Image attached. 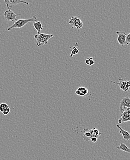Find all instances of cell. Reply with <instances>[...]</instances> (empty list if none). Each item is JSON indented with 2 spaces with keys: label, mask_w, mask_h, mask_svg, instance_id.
<instances>
[{
  "label": "cell",
  "mask_w": 130,
  "mask_h": 160,
  "mask_svg": "<svg viewBox=\"0 0 130 160\" xmlns=\"http://www.w3.org/2000/svg\"><path fill=\"white\" fill-rule=\"evenodd\" d=\"M20 16L21 14H16L11 9H7L4 13V18L7 21H16L17 16Z\"/></svg>",
  "instance_id": "obj_5"
},
{
  "label": "cell",
  "mask_w": 130,
  "mask_h": 160,
  "mask_svg": "<svg viewBox=\"0 0 130 160\" xmlns=\"http://www.w3.org/2000/svg\"><path fill=\"white\" fill-rule=\"evenodd\" d=\"M116 34L118 35L117 38V41L119 44L121 46H124L125 43L126 41V34L125 32H120V31H117L116 32Z\"/></svg>",
  "instance_id": "obj_9"
},
{
  "label": "cell",
  "mask_w": 130,
  "mask_h": 160,
  "mask_svg": "<svg viewBox=\"0 0 130 160\" xmlns=\"http://www.w3.org/2000/svg\"><path fill=\"white\" fill-rule=\"evenodd\" d=\"M97 138H95V137H93V138H92L91 139V140L92 141V142L93 143H95L97 142Z\"/></svg>",
  "instance_id": "obj_21"
},
{
  "label": "cell",
  "mask_w": 130,
  "mask_h": 160,
  "mask_svg": "<svg viewBox=\"0 0 130 160\" xmlns=\"http://www.w3.org/2000/svg\"><path fill=\"white\" fill-rule=\"evenodd\" d=\"M128 121H130V109H126L121 113L120 118L118 120V123L121 124L124 122Z\"/></svg>",
  "instance_id": "obj_8"
},
{
  "label": "cell",
  "mask_w": 130,
  "mask_h": 160,
  "mask_svg": "<svg viewBox=\"0 0 130 160\" xmlns=\"http://www.w3.org/2000/svg\"><path fill=\"white\" fill-rule=\"evenodd\" d=\"M116 127L120 130V133L122 135L123 139L126 140H130V134L129 132L126 130H124V129L120 126L119 124L116 125Z\"/></svg>",
  "instance_id": "obj_11"
},
{
  "label": "cell",
  "mask_w": 130,
  "mask_h": 160,
  "mask_svg": "<svg viewBox=\"0 0 130 160\" xmlns=\"http://www.w3.org/2000/svg\"><path fill=\"white\" fill-rule=\"evenodd\" d=\"M119 82L111 81L112 84H117L120 87V88L123 91L126 92L129 91L130 88V81H125L121 77L118 78Z\"/></svg>",
  "instance_id": "obj_3"
},
{
  "label": "cell",
  "mask_w": 130,
  "mask_h": 160,
  "mask_svg": "<svg viewBox=\"0 0 130 160\" xmlns=\"http://www.w3.org/2000/svg\"><path fill=\"white\" fill-rule=\"evenodd\" d=\"M85 63H86L88 65L92 66L94 64V60L93 58L91 57V58H88L85 60Z\"/></svg>",
  "instance_id": "obj_17"
},
{
  "label": "cell",
  "mask_w": 130,
  "mask_h": 160,
  "mask_svg": "<svg viewBox=\"0 0 130 160\" xmlns=\"http://www.w3.org/2000/svg\"><path fill=\"white\" fill-rule=\"evenodd\" d=\"M129 44H130V33L126 35V41L125 43V45H129Z\"/></svg>",
  "instance_id": "obj_19"
},
{
  "label": "cell",
  "mask_w": 130,
  "mask_h": 160,
  "mask_svg": "<svg viewBox=\"0 0 130 160\" xmlns=\"http://www.w3.org/2000/svg\"><path fill=\"white\" fill-rule=\"evenodd\" d=\"M4 1L8 9H11L13 7L20 3H24L27 4V5H29L28 2L22 0H4Z\"/></svg>",
  "instance_id": "obj_7"
},
{
  "label": "cell",
  "mask_w": 130,
  "mask_h": 160,
  "mask_svg": "<svg viewBox=\"0 0 130 160\" xmlns=\"http://www.w3.org/2000/svg\"><path fill=\"white\" fill-rule=\"evenodd\" d=\"M88 90L87 88L83 87H79L76 91V95L81 96H85L88 94Z\"/></svg>",
  "instance_id": "obj_10"
},
{
  "label": "cell",
  "mask_w": 130,
  "mask_h": 160,
  "mask_svg": "<svg viewBox=\"0 0 130 160\" xmlns=\"http://www.w3.org/2000/svg\"><path fill=\"white\" fill-rule=\"evenodd\" d=\"M38 21V19L35 16H33L31 18L26 19H19L16 21L14 22V24L11 27L7 28V31H10L13 28H21L24 27L26 24L30 22H36Z\"/></svg>",
  "instance_id": "obj_1"
},
{
  "label": "cell",
  "mask_w": 130,
  "mask_h": 160,
  "mask_svg": "<svg viewBox=\"0 0 130 160\" xmlns=\"http://www.w3.org/2000/svg\"><path fill=\"white\" fill-rule=\"evenodd\" d=\"M53 37V34L40 33L34 35V38L36 39V44L38 47H42L48 44V41Z\"/></svg>",
  "instance_id": "obj_2"
},
{
  "label": "cell",
  "mask_w": 130,
  "mask_h": 160,
  "mask_svg": "<svg viewBox=\"0 0 130 160\" xmlns=\"http://www.w3.org/2000/svg\"><path fill=\"white\" fill-rule=\"evenodd\" d=\"M10 112V108L8 107L7 109H6L5 110H4V111L2 112V113H3V114L4 115H7Z\"/></svg>",
  "instance_id": "obj_20"
},
{
  "label": "cell",
  "mask_w": 130,
  "mask_h": 160,
  "mask_svg": "<svg viewBox=\"0 0 130 160\" xmlns=\"http://www.w3.org/2000/svg\"><path fill=\"white\" fill-rule=\"evenodd\" d=\"M129 93H130V90H129Z\"/></svg>",
  "instance_id": "obj_22"
},
{
  "label": "cell",
  "mask_w": 130,
  "mask_h": 160,
  "mask_svg": "<svg viewBox=\"0 0 130 160\" xmlns=\"http://www.w3.org/2000/svg\"><path fill=\"white\" fill-rule=\"evenodd\" d=\"M8 107V106L7 104H6L5 103H2L0 104V111L2 113L4 110H5Z\"/></svg>",
  "instance_id": "obj_18"
},
{
  "label": "cell",
  "mask_w": 130,
  "mask_h": 160,
  "mask_svg": "<svg viewBox=\"0 0 130 160\" xmlns=\"http://www.w3.org/2000/svg\"><path fill=\"white\" fill-rule=\"evenodd\" d=\"M89 131L91 134V139L93 137L98 139L101 135V133L100 132L99 130L95 127H93L92 129L89 130Z\"/></svg>",
  "instance_id": "obj_13"
},
{
  "label": "cell",
  "mask_w": 130,
  "mask_h": 160,
  "mask_svg": "<svg viewBox=\"0 0 130 160\" xmlns=\"http://www.w3.org/2000/svg\"><path fill=\"white\" fill-rule=\"evenodd\" d=\"M130 109V98L126 97L123 98L120 102V111L122 113L126 109Z\"/></svg>",
  "instance_id": "obj_6"
},
{
  "label": "cell",
  "mask_w": 130,
  "mask_h": 160,
  "mask_svg": "<svg viewBox=\"0 0 130 160\" xmlns=\"http://www.w3.org/2000/svg\"><path fill=\"white\" fill-rule=\"evenodd\" d=\"M78 46V43H76L75 46H73L72 47H71V53L69 57L72 58L73 57V56L79 53V50L77 48V47Z\"/></svg>",
  "instance_id": "obj_15"
},
{
  "label": "cell",
  "mask_w": 130,
  "mask_h": 160,
  "mask_svg": "<svg viewBox=\"0 0 130 160\" xmlns=\"http://www.w3.org/2000/svg\"><path fill=\"white\" fill-rule=\"evenodd\" d=\"M84 133L83 136V139L85 141H89L91 140V136L89 130L88 128H83Z\"/></svg>",
  "instance_id": "obj_14"
},
{
  "label": "cell",
  "mask_w": 130,
  "mask_h": 160,
  "mask_svg": "<svg viewBox=\"0 0 130 160\" xmlns=\"http://www.w3.org/2000/svg\"><path fill=\"white\" fill-rule=\"evenodd\" d=\"M33 27L35 30L37 31V34H39L41 33L40 32L43 29V27L42 26V23L39 21H37L33 23Z\"/></svg>",
  "instance_id": "obj_12"
},
{
  "label": "cell",
  "mask_w": 130,
  "mask_h": 160,
  "mask_svg": "<svg viewBox=\"0 0 130 160\" xmlns=\"http://www.w3.org/2000/svg\"><path fill=\"white\" fill-rule=\"evenodd\" d=\"M116 148L118 150H121L122 151H125V152H127V153L130 154V149H129L126 144L123 143H121L120 145L119 146H117Z\"/></svg>",
  "instance_id": "obj_16"
},
{
  "label": "cell",
  "mask_w": 130,
  "mask_h": 160,
  "mask_svg": "<svg viewBox=\"0 0 130 160\" xmlns=\"http://www.w3.org/2000/svg\"><path fill=\"white\" fill-rule=\"evenodd\" d=\"M68 22L72 28H76L78 30L83 27V22L78 17H72Z\"/></svg>",
  "instance_id": "obj_4"
}]
</instances>
